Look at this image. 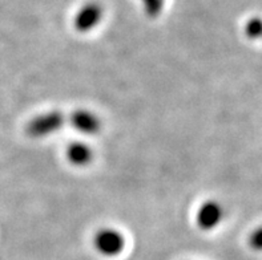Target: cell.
<instances>
[{
	"mask_svg": "<svg viewBox=\"0 0 262 260\" xmlns=\"http://www.w3.org/2000/svg\"><path fill=\"white\" fill-rule=\"evenodd\" d=\"M223 218V208L217 202L209 201L204 203L197 214V223L200 228L208 231L212 230L220 223Z\"/></svg>",
	"mask_w": 262,
	"mask_h": 260,
	"instance_id": "obj_3",
	"label": "cell"
},
{
	"mask_svg": "<svg viewBox=\"0 0 262 260\" xmlns=\"http://www.w3.org/2000/svg\"><path fill=\"white\" fill-rule=\"evenodd\" d=\"M145 10L149 16H156L160 11L163 10V0H144Z\"/></svg>",
	"mask_w": 262,
	"mask_h": 260,
	"instance_id": "obj_8",
	"label": "cell"
},
{
	"mask_svg": "<svg viewBox=\"0 0 262 260\" xmlns=\"http://www.w3.org/2000/svg\"><path fill=\"white\" fill-rule=\"evenodd\" d=\"M71 125L84 134H96L100 130V121L88 110H76L71 115Z\"/></svg>",
	"mask_w": 262,
	"mask_h": 260,
	"instance_id": "obj_5",
	"label": "cell"
},
{
	"mask_svg": "<svg viewBox=\"0 0 262 260\" xmlns=\"http://www.w3.org/2000/svg\"><path fill=\"white\" fill-rule=\"evenodd\" d=\"M101 15H103V11H101V7L99 4H86L77 13L76 19H75L76 30L80 31V32L91 31L93 27H96V24L99 23L100 19H101Z\"/></svg>",
	"mask_w": 262,
	"mask_h": 260,
	"instance_id": "obj_4",
	"label": "cell"
},
{
	"mask_svg": "<svg viewBox=\"0 0 262 260\" xmlns=\"http://www.w3.org/2000/svg\"><path fill=\"white\" fill-rule=\"evenodd\" d=\"M67 155H68V159L76 166L88 165L92 161L93 157L90 146L85 145V144H81V142H75V144L70 145Z\"/></svg>",
	"mask_w": 262,
	"mask_h": 260,
	"instance_id": "obj_6",
	"label": "cell"
},
{
	"mask_svg": "<svg viewBox=\"0 0 262 260\" xmlns=\"http://www.w3.org/2000/svg\"><path fill=\"white\" fill-rule=\"evenodd\" d=\"M93 244L95 248L104 256H116L123 252L125 247V239L119 231L105 228L95 235Z\"/></svg>",
	"mask_w": 262,
	"mask_h": 260,
	"instance_id": "obj_1",
	"label": "cell"
},
{
	"mask_svg": "<svg viewBox=\"0 0 262 260\" xmlns=\"http://www.w3.org/2000/svg\"><path fill=\"white\" fill-rule=\"evenodd\" d=\"M64 124V117L60 112H51L47 114H41L27 126V133L33 138L47 137V135L56 133Z\"/></svg>",
	"mask_w": 262,
	"mask_h": 260,
	"instance_id": "obj_2",
	"label": "cell"
},
{
	"mask_svg": "<svg viewBox=\"0 0 262 260\" xmlns=\"http://www.w3.org/2000/svg\"><path fill=\"white\" fill-rule=\"evenodd\" d=\"M249 243L254 250L262 251V227L256 230L252 235H250Z\"/></svg>",
	"mask_w": 262,
	"mask_h": 260,
	"instance_id": "obj_9",
	"label": "cell"
},
{
	"mask_svg": "<svg viewBox=\"0 0 262 260\" xmlns=\"http://www.w3.org/2000/svg\"><path fill=\"white\" fill-rule=\"evenodd\" d=\"M246 35L250 39H257V37L262 36V20L253 19L250 20L248 26H246Z\"/></svg>",
	"mask_w": 262,
	"mask_h": 260,
	"instance_id": "obj_7",
	"label": "cell"
}]
</instances>
